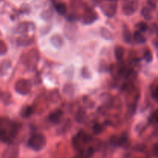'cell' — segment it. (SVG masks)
Here are the masks:
<instances>
[{
  "label": "cell",
  "instance_id": "obj_5",
  "mask_svg": "<svg viewBox=\"0 0 158 158\" xmlns=\"http://www.w3.org/2000/svg\"><path fill=\"white\" fill-rule=\"evenodd\" d=\"M137 4L136 2H130L123 6V12L126 15H131L137 10Z\"/></svg>",
  "mask_w": 158,
  "mask_h": 158
},
{
  "label": "cell",
  "instance_id": "obj_10",
  "mask_svg": "<svg viewBox=\"0 0 158 158\" xmlns=\"http://www.w3.org/2000/svg\"><path fill=\"white\" fill-rule=\"evenodd\" d=\"M114 55H115V58L117 59V60L120 61V60L123 59V55H124V49L122 46H117L114 49Z\"/></svg>",
  "mask_w": 158,
  "mask_h": 158
},
{
  "label": "cell",
  "instance_id": "obj_31",
  "mask_svg": "<svg viewBox=\"0 0 158 158\" xmlns=\"http://www.w3.org/2000/svg\"><path fill=\"white\" fill-rule=\"evenodd\" d=\"M77 158H78V157H77Z\"/></svg>",
  "mask_w": 158,
  "mask_h": 158
},
{
  "label": "cell",
  "instance_id": "obj_4",
  "mask_svg": "<svg viewBox=\"0 0 158 158\" xmlns=\"http://www.w3.org/2000/svg\"><path fill=\"white\" fill-rule=\"evenodd\" d=\"M19 150L15 145H10L4 151L2 158H18Z\"/></svg>",
  "mask_w": 158,
  "mask_h": 158
},
{
  "label": "cell",
  "instance_id": "obj_18",
  "mask_svg": "<svg viewBox=\"0 0 158 158\" xmlns=\"http://www.w3.org/2000/svg\"><path fill=\"white\" fill-rule=\"evenodd\" d=\"M141 15H143V18L146 19H148V20L151 19V18H152V15H151V10H150V9L147 7H144L142 9Z\"/></svg>",
  "mask_w": 158,
  "mask_h": 158
},
{
  "label": "cell",
  "instance_id": "obj_23",
  "mask_svg": "<svg viewBox=\"0 0 158 158\" xmlns=\"http://www.w3.org/2000/svg\"><path fill=\"white\" fill-rule=\"evenodd\" d=\"M82 76H83V77L86 79L90 78V77H91L90 73H89V69H88L86 67L83 68V69H82Z\"/></svg>",
  "mask_w": 158,
  "mask_h": 158
},
{
  "label": "cell",
  "instance_id": "obj_25",
  "mask_svg": "<svg viewBox=\"0 0 158 158\" xmlns=\"http://www.w3.org/2000/svg\"><path fill=\"white\" fill-rule=\"evenodd\" d=\"M91 140H92V137L89 134H84L82 136V140H83V143H89Z\"/></svg>",
  "mask_w": 158,
  "mask_h": 158
},
{
  "label": "cell",
  "instance_id": "obj_3",
  "mask_svg": "<svg viewBox=\"0 0 158 158\" xmlns=\"http://www.w3.org/2000/svg\"><path fill=\"white\" fill-rule=\"evenodd\" d=\"M14 88L18 94L21 95H26L30 92L32 89V83L29 80L22 79V80H19L15 83Z\"/></svg>",
  "mask_w": 158,
  "mask_h": 158
},
{
  "label": "cell",
  "instance_id": "obj_15",
  "mask_svg": "<svg viewBox=\"0 0 158 158\" xmlns=\"http://www.w3.org/2000/svg\"><path fill=\"white\" fill-rule=\"evenodd\" d=\"M100 34H101L102 37L104 38L105 40H113L112 33H111L107 29H106V28H101V29H100Z\"/></svg>",
  "mask_w": 158,
  "mask_h": 158
},
{
  "label": "cell",
  "instance_id": "obj_30",
  "mask_svg": "<svg viewBox=\"0 0 158 158\" xmlns=\"http://www.w3.org/2000/svg\"><path fill=\"white\" fill-rule=\"evenodd\" d=\"M111 1H112V2H116V1H117V0H111Z\"/></svg>",
  "mask_w": 158,
  "mask_h": 158
},
{
  "label": "cell",
  "instance_id": "obj_24",
  "mask_svg": "<svg viewBox=\"0 0 158 158\" xmlns=\"http://www.w3.org/2000/svg\"><path fill=\"white\" fill-rule=\"evenodd\" d=\"M85 116V112L83 110H80L78 112V114H77V120L78 122H81L82 120H83V117H84Z\"/></svg>",
  "mask_w": 158,
  "mask_h": 158
},
{
  "label": "cell",
  "instance_id": "obj_28",
  "mask_svg": "<svg viewBox=\"0 0 158 158\" xmlns=\"http://www.w3.org/2000/svg\"><path fill=\"white\" fill-rule=\"evenodd\" d=\"M153 97H154V99H156V100H158V87L156 88V89L154 90Z\"/></svg>",
  "mask_w": 158,
  "mask_h": 158
},
{
  "label": "cell",
  "instance_id": "obj_6",
  "mask_svg": "<svg viewBox=\"0 0 158 158\" xmlns=\"http://www.w3.org/2000/svg\"><path fill=\"white\" fill-rule=\"evenodd\" d=\"M50 43L54 47L60 49L63 46V40L59 34H55V35H52L50 38Z\"/></svg>",
  "mask_w": 158,
  "mask_h": 158
},
{
  "label": "cell",
  "instance_id": "obj_1",
  "mask_svg": "<svg viewBox=\"0 0 158 158\" xmlns=\"http://www.w3.org/2000/svg\"><path fill=\"white\" fill-rule=\"evenodd\" d=\"M18 125L6 117H0V140L4 143L12 141L18 132Z\"/></svg>",
  "mask_w": 158,
  "mask_h": 158
},
{
  "label": "cell",
  "instance_id": "obj_20",
  "mask_svg": "<svg viewBox=\"0 0 158 158\" xmlns=\"http://www.w3.org/2000/svg\"><path fill=\"white\" fill-rule=\"evenodd\" d=\"M18 43L22 46H26V45H29V43H31V40L26 38V37H21L18 40Z\"/></svg>",
  "mask_w": 158,
  "mask_h": 158
},
{
  "label": "cell",
  "instance_id": "obj_17",
  "mask_svg": "<svg viewBox=\"0 0 158 158\" xmlns=\"http://www.w3.org/2000/svg\"><path fill=\"white\" fill-rule=\"evenodd\" d=\"M136 28H137V31H139V32H145L148 29V26L144 22H140V23H137L136 25Z\"/></svg>",
  "mask_w": 158,
  "mask_h": 158
},
{
  "label": "cell",
  "instance_id": "obj_12",
  "mask_svg": "<svg viewBox=\"0 0 158 158\" xmlns=\"http://www.w3.org/2000/svg\"><path fill=\"white\" fill-rule=\"evenodd\" d=\"M56 10L60 15H63L66 13L67 8L64 3H58V4L56 5Z\"/></svg>",
  "mask_w": 158,
  "mask_h": 158
},
{
  "label": "cell",
  "instance_id": "obj_21",
  "mask_svg": "<svg viewBox=\"0 0 158 158\" xmlns=\"http://www.w3.org/2000/svg\"><path fill=\"white\" fill-rule=\"evenodd\" d=\"M144 59L146 60L147 62L150 63V62L152 61L153 60V55H152V52H151L150 50H147L146 52H144Z\"/></svg>",
  "mask_w": 158,
  "mask_h": 158
},
{
  "label": "cell",
  "instance_id": "obj_27",
  "mask_svg": "<svg viewBox=\"0 0 158 158\" xmlns=\"http://www.w3.org/2000/svg\"><path fill=\"white\" fill-rule=\"evenodd\" d=\"M153 152H154V155L158 157V143L154 144V148H153Z\"/></svg>",
  "mask_w": 158,
  "mask_h": 158
},
{
  "label": "cell",
  "instance_id": "obj_11",
  "mask_svg": "<svg viewBox=\"0 0 158 158\" xmlns=\"http://www.w3.org/2000/svg\"><path fill=\"white\" fill-rule=\"evenodd\" d=\"M123 40L126 43H131V41H132L133 39V35H131V32L130 31V29H128L127 28L125 27L123 31Z\"/></svg>",
  "mask_w": 158,
  "mask_h": 158
},
{
  "label": "cell",
  "instance_id": "obj_19",
  "mask_svg": "<svg viewBox=\"0 0 158 158\" xmlns=\"http://www.w3.org/2000/svg\"><path fill=\"white\" fill-rule=\"evenodd\" d=\"M93 131H94V134H97V135L101 134V133L103 131V126L99 124V123H97V124H95L94 127H93Z\"/></svg>",
  "mask_w": 158,
  "mask_h": 158
},
{
  "label": "cell",
  "instance_id": "obj_8",
  "mask_svg": "<svg viewBox=\"0 0 158 158\" xmlns=\"http://www.w3.org/2000/svg\"><path fill=\"white\" fill-rule=\"evenodd\" d=\"M11 63L9 60H4L0 63V75L3 76L6 74L7 71L10 68Z\"/></svg>",
  "mask_w": 158,
  "mask_h": 158
},
{
  "label": "cell",
  "instance_id": "obj_26",
  "mask_svg": "<svg viewBox=\"0 0 158 158\" xmlns=\"http://www.w3.org/2000/svg\"><path fill=\"white\" fill-rule=\"evenodd\" d=\"M94 154V150L93 148H89L86 150V157H91Z\"/></svg>",
  "mask_w": 158,
  "mask_h": 158
},
{
  "label": "cell",
  "instance_id": "obj_22",
  "mask_svg": "<svg viewBox=\"0 0 158 158\" xmlns=\"http://www.w3.org/2000/svg\"><path fill=\"white\" fill-rule=\"evenodd\" d=\"M6 52H7V46H6V43L0 40V55L6 53Z\"/></svg>",
  "mask_w": 158,
  "mask_h": 158
},
{
  "label": "cell",
  "instance_id": "obj_32",
  "mask_svg": "<svg viewBox=\"0 0 158 158\" xmlns=\"http://www.w3.org/2000/svg\"><path fill=\"white\" fill-rule=\"evenodd\" d=\"M0 1H1V0H0Z\"/></svg>",
  "mask_w": 158,
  "mask_h": 158
},
{
  "label": "cell",
  "instance_id": "obj_13",
  "mask_svg": "<svg viewBox=\"0 0 158 158\" xmlns=\"http://www.w3.org/2000/svg\"><path fill=\"white\" fill-rule=\"evenodd\" d=\"M33 113L32 108L31 106H25L21 111V116L23 118H28L30 117Z\"/></svg>",
  "mask_w": 158,
  "mask_h": 158
},
{
  "label": "cell",
  "instance_id": "obj_2",
  "mask_svg": "<svg viewBox=\"0 0 158 158\" xmlns=\"http://www.w3.org/2000/svg\"><path fill=\"white\" fill-rule=\"evenodd\" d=\"M46 144V139L43 134H35L32 135L28 141V145L31 149L35 151H40L45 148Z\"/></svg>",
  "mask_w": 158,
  "mask_h": 158
},
{
  "label": "cell",
  "instance_id": "obj_9",
  "mask_svg": "<svg viewBox=\"0 0 158 158\" xmlns=\"http://www.w3.org/2000/svg\"><path fill=\"white\" fill-rule=\"evenodd\" d=\"M133 40L137 43H146V38L141 34L139 31H135L133 34Z\"/></svg>",
  "mask_w": 158,
  "mask_h": 158
},
{
  "label": "cell",
  "instance_id": "obj_16",
  "mask_svg": "<svg viewBox=\"0 0 158 158\" xmlns=\"http://www.w3.org/2000/svg\"><path fill=\"white\" fill-rule=\"evenodd\" d=\"M97 19V15H96L95 13H93L92 12H90L89 13H88L87 15H86L84 18V23H86V24H89V23H93L95 20Z\"/></svg>",
  "mask_w": 158,
  "mask_h": 158
},
{
  "label": "cell",
  "instance_id": "obj_7",
  "mask_svg": "<svg viewBox=\"0 0 158 158\" xmlns=\"http://www.w3.org/2000/svg\"><path fill=\"white\" fill-rule=\"evenodd\" d=\"M62 114H63V112L61 110H56L55 112L52 113L49 116V121L52 122L53 123H57L60 122V118L62 117Z\"/></svg>",
  "mask_w": 158,
  "mask_h": 158
},
{
  "label": "cell",
  "instance_id": "obj_14",
  "mask_svg": "<svg viewBox=\"0 0 158 158\" xmlns=\"http://www.w3.org/2000/svg\"><path fill=\"white\" fill-rule=\"evenodd\" d=\"M116 11H117V6H116L115 2H113L109 5L107 10H105V13L108 16H113L115 14Z\"/></svg>",
  "mask_w": 158,
  "mask_h": 158
},
{
  "label": "cell",
  "instance_id": "obj_29",
  "mask_svg": "<svg viewBox=\"0 0 158 158\" xmlns=\"http://www.w3.org/2000/svg\"><path fill=\"white\" fill-rule=\"evenodd\" d=\"M156 121L158 122V114L157 115V117H156Z\"/></svg>",
  "mask_w": 158,
  "mask_h": 158
}]
</instances>
